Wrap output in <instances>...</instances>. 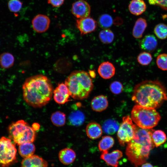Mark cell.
I'll return each instance as SVG.
<instances>
[{
	"mask_svg": "<svg viewBox=\"0 0 167 167\" xmlns=\"http://www.w3.org/2000/svg\"><path fill=\"white\" fill-rule=\"evenodd\" d=\"M23 97L29 105L41 107L47 104L53 94L52 86L46 76L38 75L27 79L22 86Z\"/></svg>",
	"mask_w": 167,
	"mask_h": 167,
	"instance_id": "obj_1",
	"label": "cell"
},
{
	"mask_svg": "<svg viewBox=\"0 0 167 167\" xmlns=\"http://www.w3.org/2000/svg\"><path fill=\"white\" fill-rule=\"evenodd\" d=\"M132 99L138 105L155 109L167 100L166 89L158 79L144 80L135 86Z\"/></svg>",
	"mask_w": 167,
	"mask_h": 167,
	"instance_id": "obj_2",
	"label": "cell"
},
{
	"mask_svg": "<svg viewBox=\"0 0 167 167\" xmlns=\"http://www.w3.org/2000/svg\"><path fill=\"white\" fill-rule=\"evenodd\" d=\"M154 130L138 126L133 138L126 146V153L128 158L135 167L146 162L150 152L155 147L152 138Z\"/></svg>",
	"mask_w": 167,
	"mask_h": 167,
	"instance_id": "obj_3",
	"label": "cell"
},
{
	"mask_svg": "<svg viewBox=\"0 0 167 167\" xmlns=\"http://www.w3.org/2000/svg\"><path fill=\"white\" fill-rule=\"evenodd\" d=\"M65 84L70 96L78 100L87 98L93 88L91 78L88 73L83 71L72 72L66 79Z\"/></svg>",
	"mask_w": 167,
	"mask_h": 167,
	"instance_id": "obj_4",
	"label": "cell"
},
{
	"mask_svg": "<svg viewBox=\"0 0 167 167\" xmlns=\"http://www.w3.org/2000/svg\"><path fill=\"white\" fill-rule=\"evenodd\" d=\"M131 118L135 124L140 128L152 129L160 120L159 113L154 108L142 106L138 105L133 107L131 112Z\"/></svg>",
	"mask_w": 167,
	"mask_h": 167,
	"instance_id": "obj_5",
	"label": "cell"
},
{
	"mask_svg": "<svg viewBox=\"0 0 167 167\" xmlns=\"http://www.w3.org/2000/svg\"><path fill=\"white\" fill-rule=\"evenodd\" d=\"M10 139L18 145L28 142H33L35 138L34 129L23 120L11 124L8 128Z\"/></svg>",
	"mask_w": 167,
	"mask_h": 167,
	"instance_id": "obj_6",
	"label": "cell"
},
{
	"mask_svg": "<svg viewBox=\"0 0 167 167\" xmlns=\"http://www.w3.org/2000/svg\"><path fill=\"white\" fill-rule=\"evenodd\" d=\"M17 150L11 139L4 136L0 139V166L8 167L17 161Z\"/></svg>",
	"mask_w": 167,
	"mask_h": 167,
	"instance_id": "obj_7",
	"label": "cell"
},
{
	"mask_svg": "<svg viewBox=\"0 0 167 167\" xmlns=\"http://www.w3.org/2000/svg\"><path fill=\"white\" fill-rule=\"evenodd\" d=\"M129 115L124 117L118 131L117 137L121 146H124L134 138L138 126Z\"/></svg>",
	"mask_w": 167,
	"mask_h": 167,
	"instance_id": "obj_8",
	"label": "cell"
},
{
	"mask_svg": "<svg viewBox=\"0 0 167 167\" xmlns=\"http://www.w3.org/2000/svg\"><path fill=\"white\" fill-rule=\"evenodd\" d=\"M71 12L78 19L89 16L91 12V7L88 3L84 0H79L72 4Z\"/></svg>",
	"mask_w": 167,
	"mask_h": 167,
	"instance_id": "obj_9",
	"label": "cell"
},
{
	"mask_svg": "<svg viewBox=\"0 0 167 167\" xmlns=\"http://www.w3.org/2000/svg\"><path fill=\"white\" fill-rule=\"evenodd\" d=\"M76 25L81 35L83 36L94 31L96 29L97 23L96 20L90 17L78 19Z\"/></svg>",
	"mask_w": 167,
	"mask_h": 167,
	"instance_id": "obj_10",
	"label": "cell"
},
{
	"mask_svg": "<svg viewBox=\"0 0 167 167\" xmlns=\"http://www.w3.org/2000/svg\"><path fill=\"white\" fill-rule=\"evenodd\" d=\"M50 19L47 16L39 14L36 16L32 20V24L34 30L38 33L45 32L49 28Z\"/></svg>",
	"mask_w": 167,
	"mask_h": 167,
	"instance_id": "obj_11",
	"label": "cell"
},
{
	"mask_svg": "<svg viewBox=\"0 0 167 167\" xmlns=\"http://www.w3.org/2000/svg\"><path fill=\"white\" fill-rule=\"evenodd\" d=\"M53 92L54 100L58 104H64L68 101L70 95L68 88L65 84H59Z\"/></svg>",
	"mask_w": 167,
	"mask_h": 167,
	"instance_id": "obj_12",
	"label": "cell"
},
{
	"mask_svg": "<svg viewBox=\"0 0 167 167\" xmlns=\"http://www.w3.org/2000/svg\"><path fill=\"white\" fill-rule=\"evenodd\" d=\"M47 162L40 156L33 155L24 158L22 161L21 167H48Z\"/></svg>",
	"mask_w": 167,
	"mask_h": 167,
	"instance_id": "obj_13",
	"label": "cell"
},
{
	"mask_svg": "<svg viewBox=\"0 0 167 167\" xmlns=\"http://www.w3.org/2000/svg\"><path fill=\"white\" fill-rule=\"evenodd\" d=\"M122 156V152L116 150L109 153L108 151L103 152L101 156V158L107 164L113 167H118V160Z\"/></svg>",
	"mask_w": 167,
	"mask_h": 167,
	"instance_id": "obj_14",
	"label": "cell"
},
{
	"mask_svg": "<svg viewBox=\"0 0 167 167\" xmlns=\"http://www.w3.org/2000/svg\"><path fill=\"white\" fill-rule=\"evenodd\" d=\"M140 48L144 51L152 52L156 48L157 41L155 37L152 35L145 36L139 42Z\"/></svg>",
	"mask_w": 167,
	"mask_h": 167,
	"instance_id": "obj_15",
	"label": "cell"
},
{
	"mask_svg": "<svg viewBox=\"0 0 167 167\" xmlns=\"http://www.w3.org/2000/svg\"><path fill=\"white\" fill-rule=\"evenodd\" d=\"M98 72L102 78L108 79L114 75L115 69L114 66L111 62L108 61L105 62L99 65Z\"/></svg>",
	"mask_w": 167,
	"mask_h": 167,
	"instance_id": "obj_16",
	"label": "cell"
},
{
	"mask_svg": "<svg viewBox=\"0 0 167 167\" xmlns=\"http://www.w3.org/2000/svg\"><path fill=\"white\" fill-rule=\"evenodd\" d=\"M60 161L64 165H69L72 163L76 158L75 152L71 148H66L60 151L58 153Z\"/></svg>",
	"mask_w": 167,
	"mask_h": 167,
	"instance_id": "obj_17",
	"label": "cell"
},
{
	"mask_svg": "<svg viewBox=\"0 0 167 167\" xmlns=\"http://www.w3.org/2000/svg\"><path fill=\"white\" fill-rule=\"evenodd\" d=\"M108 102L107 97L103 95L94 97L91 102L92 109L96 112H101L105 109L108 107Z\"/></svg>",
	"mask_w": 167,
	"mask_h": 167,
	"instance_id": "obj_18",
	"label": "cell"
},
{
	"mask_svg": "<svg viewBox=\"0 0 167 167\" xmlns=\"http://www.w3.org/2000/svg\"><path fill=\"white\" fill-rule=\"evenodd\" d=\"M86 130L87 136L92 139L99 138L102 134L101 126L95 122L89 123L86 126Z\"/></svg>",
	"mask_w": 167,
	"mask_h": 167,
	"instance_id": "obj_19",
	"label": "cell"
},
{
	"mask_svg": "<svg viewBox=\"0 0 167 167\" xmlns=\"http://www.w3.org/2000/svg\"><path fill=\"white\" fill-rule=\"evenodd\" d=\"M130 12L135 15H141L146 9V5L143 0H132L128 6Z\"/></svg>",
	"mask_w": 167,
	"mask_h": 167,
	"instance_id": "obj_20",
	"label": "cell"
},
{
	"mask_svg": "<svg viewBox=\"0 0 167 167\" xmlns=\"http://www.w3.org/2000/svg\"><path fill=\"white\" fill-rule=\"evenodd\" d=\"M147 26V22L145 19L142 18L138 19L133 29V36L137 39L141 38Z\"/></svg>",
	"mask_w": 167,
	"mask_h": 167,
	"instance_id": "obj_21",
	"label": "cell"
},
{
	"mask_svg": "<svg viewBox=\"0 0 167 167\" xmlns=\"http://www.w3.org/2000/svg\"><path fill=\"white\" fill-rule=\"evenodd\" d=\"M19 145V152L22 157L26 158L34 155L35 147L32 142L25 143Z\"/></svg>",
	"mask_w": 167,
	"mask_h": 167,
	"instance_id": "obj_22",
	"label": "cell"
},
{
	"mask_svg": "<svg viewBox=\"0 0 167 167\" xmlns=\"http://www.w3.org/2000/svg\"><path fill=\"white\" fill-rule=\"evenodd\" d=\"M85 115L82 112L76 110L71 112L69 115L68 120L72 125L79 126L81 125L85 120Z\"/></svg>",
	"mask_w": 167,
	"mask_h": 167,
	"instance_id": "obj_23",
	"label": "cell"
},
{
	"mask_svg": "<svg viewBox=\"0 0 167 167\" xmlns=\"http://www.w3.org/2000/svg\"><path fill=\"white\" fill-rule=\"evenodd\" d=\"M118 123L113 119H109L106 120L102 125L104 131L106 133L113 135L118 131L119 128Z\"/></svg>",
	"mask_w": 167,
	"mask_h": 167,
	"instance_id": "obj_24",
	"label": "cell"
},
{
	"mask_svg": "<svg viewBox=\"0 0 167 167\" xmlns=\"http://www.w3.org/2000/svg\"><path fill=\"white\" fill-rule=\"evenodd\" d=\"M15 59L13 56L8 52H4L0 55V66L4 69H8L13 65Z\"/></svg>",
	"mask_w": 167,
	"mask_h": 167,
	"instance_id": "obj_25",
	"label": "cell"
},
{
	"mask_svg": "<svg viewBox=\"0 0 167 167\" xmlns=\"http://www.w3.org/2000/svg\"><path fill=\"white\" fill-rule=\"evenodd\" d=\"M114 143V141L112 137L109 136H104L99 143V149L102 152L108 151L113 146Z\"/></svg>",
	"mask_w": 167,
	"mask_h": 167,
	"instance_id": "obj_26",
	"label": "cell"
},
{
	"mask_svg": "<svg viewBox=\"0 0 167 167\" xmlns=\"http://www.w3.org/2000/svg\"><path fill=\"white\" fill-rule=\"evenodd\" d=\"M152 138L155 146L157 147L165 142L166 136L165 132L161 130H154L152 134Z\"/></svg>",
	"mask_w": 167,
	"mask_h": 167,
	"instance_id": "obj_27",
	"label": "cell"
},
{
	"mask_svg": "<svg viewBox=\"0 0 167 167\" xmlns=\"http://www.w3.org/2000/svg\"><path fill=\"white\" fill-rule=\"evenodd\" d=\"M51 120L55 126H62L65 124L66 115L61 112L57 111L54 113L52 114Z\"/></svg>",
	"mask_w": 167,
	"mask_h": 167,
	"instance_id": "obj_28",
	"label": "cell"
},
{
	"mask_svg": "<svg viewBox=\"0 0 167 167\" xmlns=\"http://www.w3.org/2000/svg\"><path fill=\"white\" fill-rule=\"evenodd\" d=\"M99 37L102 42L105 44H109L113 41L114 35L110 30L107 28L101 30L100 32Z\"/></svg>",
	"mask_w": 167,
	"mask_h": 167,
	"instance_id": "obj_29",
	"label": "cell"
},
{
	"mask_svg": "<svg viewBox=\"0 0 167 167\" xmlns=\"http://www.w3.org/2000/svg\"><path fill=\"white\" fill-rule=\"evenodd\" d=\"M154 33L159 39L163 40L167 38V25L163 23L156 25L154 28Z\"/></svg>",
	"mask_w": 167,
	"mask_h": 167,
	"instance_id": "obj_30",
	"label": "cell"
},
{
	"mask_svg": "<svg viewBox=\"0 0 167 167\" xmlns=\"http://www.w3.org/2000/svg\"><path fill=\"white\" fill-rule=\"evenodd\" d=\"M98 23L101 27L107 29L112 26L113 23V19L110 15L105 14L101 15L99 17Z\"/></svg>",
	"mask_w": 167,
	"mask_h": 167,
	"instance_id": "obj_31",
	"label": "cell"
},
{
	"mask_svg": "<svg viewBox=\"0 0 167 167\" xmlns=\"http://www.w3.org/2000/svg\"><path fill=\"white\" fill-rule=\"evenodd\" d=\"M137 60L138 63L141 65L147 66L151 63L152 60V57L150 53L144 51L139 54Z\"/></svg>",
	"mask_w": 167,
	"mask_h": 167,
	"instance_id": "obj_32",
	"label": "cell"
},
{
	"mask_svg": "<svg viewBox=\"0 0 167 167\" xmlns=\"http://www.w3.org/2000/svg\"><path fill=\"white\" fill-rule=\"evenodd\" d=\"M158 67L163 71L167 70V54H162L159 55L156 59Z\"/></svg>",
	"mask_w": 167,
	"mask_h": 167,
	"instance_id": "obj_33",
	"label": "cell"
},
{
	"mask_svg": "<svg viewBox=\"0 0 167 167\" xmlns=\"http://www.w3.org/2000/svg\"><path fill=\"white\" fill-rule=\"evenodd\" d=\"M9 10L13 12H17L21 10L22 3L19 0H10L8 3Z\"/></svg>",
	"mask_w": 167,
	"mask_h": 167,
	"instance_id": "obj_34",
	"label": "cell"
},
{
	"mask_svg": "<svg viewBox=\"0 0 167 167\" xmlns=\"http://www.w3.org/2000/svg\"><path fill=\"white\" fill-rule=\"evenodd\" d=\"M109 88L113 94H118L122 92L123 86L121 82L116 81L110 84Z\"/></svg>",
	"mask_w": 167,
	"mask_h": 167,
	"instance_id": "obj_35",
	"label": "cell"
},
{
	"mask_svg": "<svg viewBox=\"0 0 167 167\" xmlns=\"http://www.w3.org/2000/svg\"><path fill=\"white\" fill-rule=\"evenodd\" d=\"M149 4L156 5L167 11V0H148Z\"/></svg>",
	"mask_w": 167,
	"mask_h": 167,
	"instance_id": "obj_36",
	"label": "cell"
},
{
	"mask_svg": "<svg viewBox=\"0 0 167 167\" xmlns=\"http://www.w3.org/2000/svg\"><path fill=\"white\" fill-rule=\"evenodd\" d=\"M64 0H48V3L54 7L60 6L63 3Z\"/></svg>",
	"mask_w": 167,
	"mask_h": 167,
	"instance_id": "obj_37",
	"label": "cell"
},
{
	"mask_svg": "<svg viewBox=\"0 0 167 167\" xmlns=\"http://www.w3.org/2000/svg\"><path fill=\"white\" fill-rule=\"evenodd\" d=\"M88 74L91 78H95L96 77V73L94 71L90 70Z\"/></svg>",
	"mask_w": 167,
	"mask_h": 167,
	"instance_id": "obj_38",
	"label": "cell"
},
{
	"mask_svg": "<svg viewBox=\"0 0 167 167\" xmlns=\"http://www.w3.org/2000/svg\"><path fill=\"white\" fill-rule=\"evenodd\" d=\"M141 167H154L153 166L149 163H144L143 164Z\"/></svg>",
	"mask_w": 167,
	"mask_h": 167,
	"instance_id": "obj_39",
	"label": "cell"
}]
</instances>
